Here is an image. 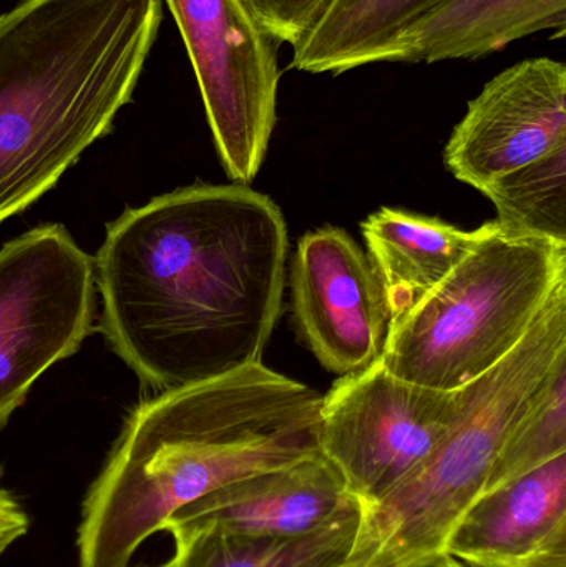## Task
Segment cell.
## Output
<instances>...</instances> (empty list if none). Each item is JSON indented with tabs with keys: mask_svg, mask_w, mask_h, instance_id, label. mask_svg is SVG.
<instances>
[{
	"mask_svg": "<svg viewBox=\"0 0 566 567\" xmlns=\"http://www.w3.org/2000/svg\"><path fill=\"white\" fill-rule=\"evenodd\" d=\"M488 221L474 231L399 209L381 208L361 223L369 261L381 281L389 326L444 281L455 266L492 231Z\"/></svg>",
	"mask_w": 566,
	"mask_h": 567,
	"instance_id": "obj_14",
	"label": "cell"
},
{
	"mask_svg": "<svg viewBox=\"0 0 566 567\" xmlns=\"http://www.w3.org/2000/svg\"><path fill=\"white\" fill-rule=\"evenodd\" d=\"M566 453V359L514 423L487 480V489Z\"/></svg>",
	"mask_w": 566,
	"mask_h": 567,
	"instance_id": "obj_18",
	"label": "cell"
},
{
	"mask_svg": "<svg viewBox=\"0 0 566 567\" xmlns=\"http://www.w3.org/2000/svg\"><path fill=\"white\" fill-rule=\"evenodd\" d=\"M564 284L566 246L514 238L495 223L444 281L389 326L382 365L415 385L462 389L525 339Z\"/></svg>",
	"mask_w": 566,
	"mask_h": 567,
	"instance_id": "obj_5",
	"label": "cell"
},
{
	"mask_svg": "<svg viewBox=\"0 0 566 567\" xmlns=\"http://www.w3.org/2000/svg\"><path fill=\"white\" fill-rule=\"evenodd\" d=\"M192 60L226 175L258 176L278 120L279 47L246 0H165Z\"/></svg>",
	"mask_w": 566,
	"mask_h": 567,
	"instance_id": "obj_7",
	"label": "cell"
},
{
	"mask_svg": "<svg viewBox=\"0 0 566 567\" xmlns=\"http://www.w3.org/2000/svg\"><path fill=\"white\" fill-rule=\"evenodd\" d=\"M331 0H246L259 22L281 43L295 47Z\"/></svg>",
	"mask_w": 566,
	"mask_h": 567,
	"instance_id": "obj_19",
	"label": "cell"
},
{
	"mask_svg": "<svg viewBox=\"0 0 566 567\" xmlns=\"http://www.w3.org/2000/svg\"><path fill=\"white\" fill-rule=\"evenodd\" d=\"M414 567H467L464 563L459 561V559L452 558L449 555L439 556V558L432 559V561L424 563V565H419Z\"/></svg>",
	"mask_w": 566,
	"mask_h": 567,
	"instance_id": "obj_22",
	"label": "cell"
},
{
	"mask_svg": "<svg viewBox=\"0 0 566 567\" xmlns=\"http://www.w3.org/2000/svg\"><path fill=\"white\" fill-rule=\"evenodd\" d=\"M505 567H566V528L552 536L527 558Z\"/></svg>",
	"mask_w": 566,
	"mask_h": 567,
	"instance_id": "obj_21",
	"label": "cell"
},
{
	"mask_svg": "<svg viewBox=\"0 0 566 567\" xmlns=\"http://www.w3.org/2000/svg\"><path fill=\"white\" fill-rule=\"evenodd\" d=\"M565 359L566 284L504 360L462 386L457 415L428 460L362 512L342 567H414L445 555L455 526L485 492L512 426Z\"/></svg>",
	"mask_w": 566,
	"mask_h": 567,
	"instance_id": "obj_4",
	"label": "cell"
},
{
	"mask_svg": "<svg viewBox=\"0 0 566 567\" xmlns=\"http://www.w3.org/2000/svg\"><path fill=\"white\" fill-rule=\"evenodd\" d=\"M2 482V470H0ZM30 519L16 496L0 483V555L29 533Z\"/></svg>",
	"mask_w": 566,
	"mask_h": 567,
	"instance_id": "obj_20",
	"label": "cell"
},
{
	"mask_svg": "<svg viewBox=\"0 0 566 567\" xmlns=\"http://www.w3.org/2000/svg\"><path fill=\"white\" fill-rule=\"evenodd\" d=\"M362 522V506L298 538H253L219 529L169 532L175 555L162 567H342Z\"/></svg>",
	"mask_w": 566,
	"mask_h": 567,
	"instance_id": "obj_16",
	"label": "cell"
},
{
	"mask_svg": "<svg viewBox=\"0 0 566 567\" xmlns=\"http://www.w3.org/2000/svg\"><path fill=\"white\" fill-rule=\"evenodd\" d=\"M566 146V66L528 59L498 73L469 102L444 150L449 172L487 183Z\"/></svg>",
	"mask_w": 566,
	"mask_h": 567,
	"instance_id": "obj_10",
	"label": "cell"
},
{
	"mask_svg": "<svg viewBox=\"0 0 566 567\" xmlns=\"http://www.w3.org/2000/svg\"><path fill=\"white\" fill-rule=\"evenodd\" d=\"M289 286L299 337L326 370L344 377L381 359L389 332L384 290L344 229L325 226L299 239Z\"/></svg>",
	"mask_w": 566,
	"mask_h": 567,
	"instance_id": "obj_9",
	"label": "cell"
},
{
	"mask_svg": "<svg viewBox=\"0 0 566 567\" xmlns=\"http://www.w3.org/2000/svg\"><path fill=\"white\" fill-rule=\"evenodd\" d=\"M159 567H162V566H159Z\"/></svg>",
	"mask_w": 566,
	"mask_h": 567,
	"instance_id": "obj_23",
	"label": "cell"
},
{
	"mask_svg": "<svg viewBox=\"0 0 566 567\" xmlns=\"http://www.w3.org/2000/svg\"><path fill=\"white\" fill-rule=\"evenodd\" d=\"M162 19V0H20L0 16V223L110 132Z\"/></svg>",
	"mask_w": 566,
	"mask_h": 567,
	"instance_id": "obj_3",
	"label": "cell"
},
{
	"mask_svg": "<svg viewBox=\"0 0 566 567\" xmlns=\"http://www.w3.org/2000/svg\"><path fill=\"white\" fill-rule=\"evenodd\" d=\"M481 193L494 203L505 235L566 246V146L492 179Z\"/></svg>",
	"mask_w": 566,
	"mask_h": 567,
	"instance_id": "obj_17",
	"label": "cell"
},
{
	"mask_svg": "<svg viewBox=\"0 0 566 567\" xmlns=\"http://www.w3.org/2000/svg\"><path fill=\"white\" fill-rule=\"evenodd\" d=\"M462 390H434L392 375L381 359L339 377L322 395L319 452L362 512L414 473L451 429Z\"/></svg>",
	"mask_w": 566,
	"mask_h": 567,
	"instance_id": "obj_8",
	"label": "cell"
},
{
	"mask_svg": "<svg viewBox=\"0 0 566 567\" xmlns=\"http://www.w3.org/2000/svg\"><path fill=\"white\" fill-rule=\"evenodd\" d=\"M321 403L263 362L140 403L83 502L80 567H128L183 506L319 453Z\"/></svg>",
	"mask_w": 566,
	"mask_h": 567,
	"instance_id": "obj_2",
	"label": "cell"
},
{
	"mask_svg": "<svg viewBox=\"0 0 566 567\" xmlns=\"http://www.w3.org/2000/svg\"><path fill=\"white\" fill-rule=\"evenodd\" d=\"M288 226L248 185H196L126 209L95 261L102 330L168 392L255 365L278 326Z\"/></svg>",
	"mask_w": 566,
	"mask_h": 567,
	"instance_id": "obj_1",
	"label": "cell"
},
{
	"mask_svg": "<svg viewBox=\"0 0 566 567\" xmlns=\"http://www.w3.org/2000/svg\"><path fill=\"white\" fill-rule=\"evenodd\" d=\"M545 30L565 35L566 0H439L382 50L378 63L475 60Z\"/></svg>",
	"mask_w": 566,
	"mask_h": 567,
	"instance_id": "obj_13",
	"label": "cell"
},
{
	"mask_svg": "<svg viewBox=\"0 0 566 567\" xmlns=\"http://www.w3.org/2000/svg\"><path fill=\"white\" fill-rule=\"evenodd\" d=\"M439 0H331L292 47L299 72L338 73L378 63L382 50Z\"/></svg>",
	"mask_w": 566,
	"mask_h": 567,
	"instance_id": "obj_15",
	"label": "cell"
},
{
	"mask_svg": "<svg viewBox=\"0 0 566 567\" xmlns=\"http://www.w3.org/2000/svg\"><path fill=\"white\" fill-rule=\"evenodd\" d=\"M95 262L63 226H40L0 249V429L53 363L93 330Z\"/></svg>",
	"mask_w": 566,
	"mask_h": 567,
	"instance_id": "obj_6",
	"label": "cell"
},
{
	"mask_svg": "<svg viewBox=\"0 0 566 567\" xmlns=\"http://www.w3.org/2000/svg\"><path fill=\"white\" fill-rule=\"evenodd\" d=\"M358 506L338 470L319 452L253 473L183 506L162 532L212 528L253 538H298Z\"/></svg>",
	"mask_w": 566,
	"mask_h": 567,
	"instance_id": "obj_11",
	"label": "cell"
},
{
	"mask_svg": "<svg viewBox=\"0 0 566 567\" xmlns=\"http://www.w3.org/2000/svg\"><path fill=\"white\" fill-rule=\"evenodd\" d=\"M565 528L566 453L482 493L452 532L445 555L467 566H511Z\"/></svg>",
	"mask_w": 566,
	"mask_h": 567,
	"instance_id": "obj_12",
	"label": "cell"
}]
</instances>
